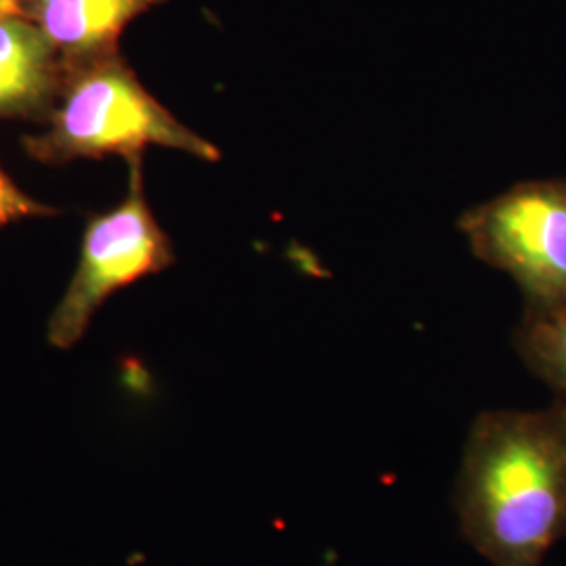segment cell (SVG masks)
<instances>
[{
  "instance_id": "obj_1",
  "label": "cell",
  "mask_w": 566,
  "mask_h": 566,
  "mask_svg": "<svg viewBox=\"0 0 566 566\" xmlns=\"http://www.w3.org/2000/svg\"><path fill=\"white\" fill-rule=\"evenodd\" d=\"M453 504L465 542L491 565H544L566 537V401L481 413Z\"/></svg>"
},
{
  "instance_id": "obj_2",
  "label": "cell",
  "mask_w": 566,
  "mask_h": 566,
  "mask_svg": "<svg viewBox=\"0 0 566 566\" xmlns=\"http://www.w3.org/2000/svg\"><path fill=\"white\" fill-rule=\"evenodd\" d=\"M49 120V133L25 139L28 151L41 163L105 154L133 160L142 158L147 145L187 151L206 163L221 158L212 143L189 130L145 91L118 53L65 65V81Z\"/></svg>"
},
{
  "instance_id": "obj_3",
  "label": "cell",
  "mask_w": 566,
  "mask_h": 566,
  "mask_svg": "<svg viewBox=\"0 0 566 566\" xmlns=\"http://www.w3.org/2000/svg\"><path fill=\"white\" fill-rule=\"evenodd\" d=\"M474 256L507 273L525 315L566 306V181H526L460 219Z\"/></svg>"
},
{
  "instance_id": "obj_4",
  "label": "cell",
  "mask_w": 566,
  "mask_h": 566,
  "mask_svg": "<svg viewBox=\"0 0 566 566\" xmlns=\"http://www.w3.org/2000/svg\"><path fill=\"white\" fill-rule=\"evenodd\" d=\"M128 163V196L114 212L88 224L74 280L49 322V343L57 348L81 340L109 294L175 261L168 235L143 198L142 158Z\"/></svg>"
},
{
  "instance_id": "obj_5",
  "label": "cell",
  "mask_w": 566,
  "mask_h": 566,
  "mask_svg": "<svg viewBox=\"0 0 566 566\" xmlns=\"http://www.w3.org/2000/svg\"><path fill=\"white\" fill-rule=\"evenodd\" d=\"M65 81L57 46L25 15L0 18V118H32L55 107Z\"/></svg>"
},
{
  "instance_id": "obj_6",
  "label": "cell",
  "mask_w": 566,
  "mask_h": 566,
  "mask_svg": "<svg viewBox=\"0 0 566 566\" xmlns=\"http://www.w3.org/2000/svg\"><path fill=\"white\" fill-rule=\"evenodd\" d=\"M164 0H21L23 15L57 46L65 65L116 53L122 30Z\"/></svg>"
},
{
  "instance_id": "obj_7",
  "label": "cell",
  "mask_w": 566,
  "mask_h": 566,
  "mask_svg": "<svg viewBox=\"0 0 566 566\" xmlns=\"http://www.w3.org/2000/svg\"><path fill=\"white\" fill-rule=\"evenodd\" d=\"M516 346L528 369L556 392V399L566 401V306L525 315Z\"/></svg>"
},
{
  "instance_id": "obj_8",
  "label": "cell",
  "mask_w": 566,
  "mask_h": 566,
  "mask_svg": "<svg viewBox=\"0 0 566 566\" xmlns=\"http://www.w3.org/2000/svg\"><path fill=\"white\" fill-rule=\"evenodd\" d=\"M49 212H51V208L23 196L20 189L9 181L7 175L0 170V227L23 219V217H36V214H49Z\"/></svg>"
},
{
  "instance_id": "obj_9",
  "label": "cell",
  "mask_w": 566,
  "mask_h": 566,
  "mask_svg": "<svg viewBox=\"0 0 566 566\" xmlns=\"http://www.w3.org/2000/svg\"><path fill=\"white\" fill-rule=\"evenodd\" d=\"M2 15H23L21 0H0V18Z\"/></svg>"
}]
</instances>
